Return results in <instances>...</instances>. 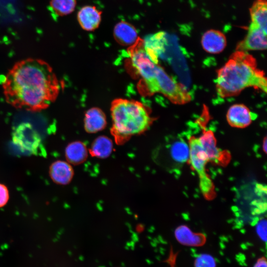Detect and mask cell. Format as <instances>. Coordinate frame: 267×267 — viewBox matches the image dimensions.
Segmentation results:
<instances>
[{
    "label": "cell",
    "instance_id": "obj_1",
    "mask_svg": "<svg viewBox=\"0 0 267 267\" xmlns=\"http://www.w3.org/2000/svg\"><path fill=\"white\" fill-rule=\"evenodd\" d=\"M2 87L7 103L32 112L48 108L59 91L58 81L49 64L31 58L16 63L7 73Z\"/></svg>",
    "mask_w": 267,
    "mask_h": 267
},
{
    "label": "cell",
    "instance_id": "obj_2",
    "mask_svg": "<svg viewBox=\"0 0 267 267\" xmlns=\"http://www.w3.org/2000/svg\"><path fill=\"white\" fill-rule=\"evenodd\" d=\"M265 75L258 68L256 61L251 55L237 50L217 72V93L220 97L225 98L237 95L248 87L267 92V81Z\"/></svg>",
    "mask_w": 267,
    "mask_h": 267
},
{
    "label": "cell",
    "instance_id": "obj_3",
    "mask_svg": "<svg viewBox=\"0 0 267 267\" xmlns=\"http://www.w3.org/2000/svg\"><path fill=\"white\" fill-rule=\"evenodd\" d=\"M111 113L112 132L120 143L133 135L144 132L152 122L147 108L135 100H115L112 103Z\"/></svg>",
    "mask_w": 267,
    "mask_h": 267
},
{
    "label": "cell",
    "instance_id": "obj_4",
    "mask_svg": "<svg viewBox=\"0 0 267 267\" xmlns=\"http://www.w3.org/2000/svg\"><path fill=\"white\" fill-rule=\"evenodd\" d=\"M146 87L150 92L161 93L175 104H183L191 100L185 88L177 82L159 65L153 80Z\"/></svg>",
    "mask_w": 267,
    "mask_h": 267
},
{
    "label": "cell",
    "instance_id": "obj_5",
    "mask_svg": "<svg viewBox=\"0 0 267 267\" xmlns=\"http://www.w3.org/2000/svg\"><path fill=\"white\" fill-rule=\"evenodd\" d=\"M189 161L192 168L197 173L199 178V186L204 198L208 200L216 196L215 186L206 173V165L209 162L208 157L204 150L199 138L194 136L189 138Z\"/></svg>",
    "mask_w": 267,
    "mask_h": 267
},
{
    "label": "cell",
    "instance_id": "obj_6",
    "mask_svg": "<svg viewBox=\"0 0 267 267\" xmlns=\"http://www.w3.org/2000/svg\"><path fill=\"white\" fill-rule=\"evenodd\" d=\"M199 138L209 161L221 166H225L229 162L231 155L227 150H222L217 145V141L211 130H203Z\"/></svg>",
    "mask_w": 267,
    "mask_h": 267
},
{
    "label": "cell",
    "instance_id": "obj_7",
    "mask_svg": "<svg viewBox=\"0 0 267 267\" xmlns=\"http://www.w3.org/2000/svg\"><path fill=\"white\" fill-rule=\"evenodd\" d=\"M13 142L23 150L37 154L41 143V138L29 124H22L15 130Z\"/></svg>",
    "mask_w": 267,
    "mask_h": 267
},
{
    "label": "cell",
    "instance_id": "obj_8",
    "mask_svg": "<svg viewBox=\"0 0 267 267\" xmlns=\"http://www.w3.org/2000/svg\"><path fill=\"white\" fill-rule=\"evenodd\" d=\"M267 48V33L251 23L245 39L237 47L238 51L262 50Z\"/></svg>",
    "mask_w": 267,
    "mask_h": 267
},
{
    "label": "cell",
    "instance_id": "obj_9",
    "mask_svg": "<svg viewBox=\"0 0 267 267\" xmlns=\"http://www.w3.org/2000/svg\"><path fill=\"white\" fill-rule=\"evenodd\" d=\"M257 117L249 108L242 104H236L228 109L226 119L228 123L233 127L244 128L248 126Z\"/></svg>",
    "mask_w": 267,
    "mask_h": 267
},
{
    "label": "cell",
    "instance_id": "obj_10",
    "mask_svg": "<svg viewBox=\"0 0 267 267\" xmlns=\"http://www.w3.org/2000/svg\"><path fill=\"white\" fill-rule=\"evenodd\" d=\"M49 175L54 183L64 185L68 184L72 180L74 171L70 163L62 160H57L50 165Z\"/></svg>",
    "mask_w": 267,
    "mask_h": 267
},
{
    "label": "cell",
    "instance_id": "obj_11",
    "mask_svg": "<svg viewBox=\"0 0 267 267\" xmlns=\"http://www.w3.org/2000/svg\"><path fill=\"white\" fill-rule=\"evenodd\" d=\"M144 49L150 58L156 64L165 50L166 39L165 33L158 32L147 37L143 42Z\"/></svg>",
    "mask_w": 267,
    "mask_h": 267
},
{
    "label": "cell",
    "instance_id": "obj_12",
    "mask_svg": "<svg viewBox=\"0 0 267 267\" xmlns=\"http://www.w3.org/2000/svg\"><path fill=\"white\" fill-rule=\"evenodd\" d=\"M201 44L206 51L213 54L219 53L225 47L226 40L222 32L210 30L203 35Z\"/></svg>",
    "mask_w": 267,
    "mask_h": 267
},
{
    "label": "cell",
    "instance_id": "obj_13",
    "mask_svg": "<svg viewBox=\"0 0 267 267\" xmlns=\"http://www.w3.org/2000/svg\"><path fill=\"white\" fill-rule=\"evenodd\" d=\"M175 236L180 244L186 246L200 247L206 242V237L203 233L194 232L185 225L176 228Z\"/></svg>",
    "mask_w": 267,
    "mask_h": 267
},
{
    "label": "cell",
    "instance_id": "obj_14",
    "mask_svg": "<svg viewBox=\"0 0 267 267\" xmlns=\"http://www.w3.org/2000/svg\"><path fill=\"white\" fill-rule=\"evenodd\" d=\"M77 18L84 30L92 31L98 28L100 24L101 12L94 6L87 5L79 11Z\"/></svg>",
    "mask_w": 267,
    "mask_h": 267
},
{
    "label": "cell",
    "instance_id": "obj_15",
    "mask_svg": "<svg viewBox=\"0 0 267 267\" xmlns=\"http://www.w3.org/2000/svg\"><path fill=\"white\" fill-rule=\"evenodd\" d=\"M113 35L116 41L123 45H134L138 41L135 27L125 21L120 22L115 25Z\"/></svg>",
    "mask_w": 267,
    "mask_h": 267
},
{
    "label": "cell",
    "instance_id": "obj_16",
    "mask_svg": "<svg viewBox=\"0 0 267 267\" xmlns=\"http://www.w3.org/2000/svg\"><path fill=\"white\" fill-rule=\"evenodd\" d=\"M106 123L105 114L98 108H91L85 113L84 127L88 133H95L102 130Z\"/></svg>",
    "mask_w": 267,
    "mask_h": 267
},
{
    "label": "cell",
    "instance_id": "obj_17",
    "mask_svg": "<svg viewBox=\"0 0 267 267\" xmlns=\"http://www.w3.org/2000/svg\"><path fill=\"white\" fill-rule=\"evenodd\" d=\"M88 156L85 144L79 141L72 142L65 148V157L69 163L78 165L84 162Z\"/></svg>",
    "mask_w": 267,
    "mask_h": 267
},
{
    "label": "cell",
    "instance_id": "obj_18",
    "mask_svg": "<svg viewBox=\"0 0 267 267\" xmlns=\"http://www.w3.org/2000/svg\"><path fill=\"white\" fill-rule=\"evenodd\" d=\"M252 22L267 32V6L265 0H257L250 11Z\"/></svg>",
    "mask_w": 267,
    "mask_h": 267
},
{
    "label": "cell",
    "instance_id": "obj_19",
    "mask_svg": "<svg viewBox=\"0 0 267 267\" xmlns=\"http://www.w3.org/2000/svg\"><path fill=\"white\" fill-rule=\"evenodd\" d=\"M113 148L112 140L106 136L101 135L94 140L90 151L93 156L99 158H106L111 154Z\"/></svg>",
    "mask_w": 267,
    "mask_h": 267
},
{
    "label": "cell",
    "instance_id": "obj_20",
    "mask_svg": "<svg viewBox=\"0 0 267 267\" xmlns=\"http://www.w3.org/2000/svg\"><path fill=\"white\" fill-rule=\"evenodd\" d=\"M169 152L171 158L176 163H184L189 160V145L183 140L173 142L170 146Z\"/></svg>",
    "mask_w": 267,
    "mask_h": 267
},
{
    "label": "cell",
    "instance_id": "obj_21",
    "mask_svg": "<svg viewBox=\"0 0 267 267\" xmlns=\"http://www.w3.org/2000/svg\"><path fill=\"white\" fill-rule=\"evenodd\" d=\"M76 0H50V5L53 12L58 16L68 15L76 7Z\"/></svg>",
    "mask_w": 267,
    "mask_h": 267
},
{
    "label": "cell",
    "instance_id": "obj_22",
    "mask_svg": "<svg viewBox=\"0 0 267 267\" xmlns=\"http://www.w3.org/2000/svg\"><path fill=\"white\" fill-rule=\"evenodd\" d=\"M216 259L209 254H199L194 262V267H216Z\"/></svg>",
    "mask_w": 267,
    "mask_h": 267
},
{
    "label": "cell",
    "instance_id": "obj_23",
    "mask_svg": "<svg viewBox=\"0 0 267 267\" xmlns=\"http://www.w3.org/2000/svg\"><path fill=\"white\" fill-rule=\"evenodd\" d=\"M256 231L259 237L265 242L267 240V221L262 220L257 223Z\"/></svg>",
    "mask_w": 267,
    "mask_h": 267
},
{
    "label": "cell",
    "instance_id": "obj_24",
    "mask_svg": "<svg viewBox=\"0 0 267 267\" xmlns=\"http://www.w3.org/2000/svg\"><path fill=\"white\" fill-rule=\"evenodd\" d=\"M9 198V194L7 186L0 183V208L4 207L7 203Z\"/></svg>",
    "mask_w": 267,
    "mask_h": 267
},
{
    "label": "cell",
    "instance_id": "obj_25",
    "mask_svg": "<svg viewBox=\"0 0 267 267\" xmlns=\"http://www.w3.org/2000/svg\"><path fill=\"white\" fill-rule=\"evenodd\" d=\"M253 267H267L266 258L262 256L258 258Z\"/></svg>",
    "mask_w": 267,
    "mask_h": 267
},
{
    "label": "cell",
    "instance_id": "obj_26",
    "mask_svg": "<svg viewBox=\"0 0 267 267\" xmlns=\"http://www.w3.org/2000/svg\"><path fill=\"white\" fill-rule=\"evenodd\" d=\"M267 137L265 136L263 140V150L265 152V153H267Z\"/></svg>",
    "mask_w": 267,
    "mask_h": 267
}]
</instances>
